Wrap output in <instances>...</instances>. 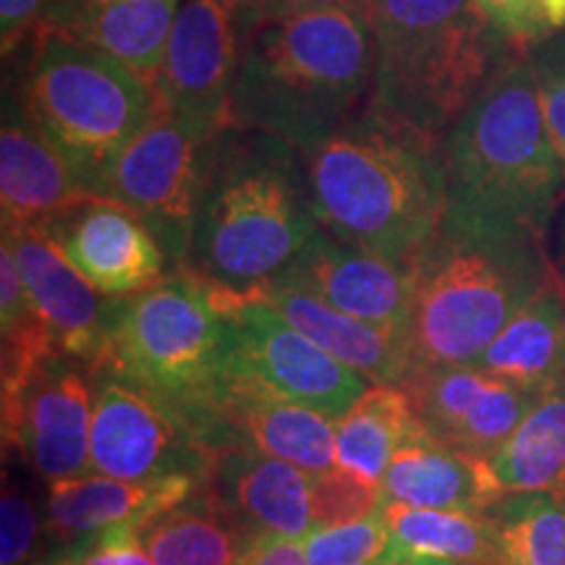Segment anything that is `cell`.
I'll list each match as a JSON object with an SVG mask.
<instances>
[{
    "label": "cell",
    "instance_id": "6da1fadb",
    "mask_svg": "<svg viewBox=\"0 0 565 565\" xmlns=\"http://www.w3.org/2000/svg\"><path fill=\"white\" fill-rule=\"evenodd\" d=\"M372 95L374 38L364 3L242 26L231 126L303 152L364 116Z\"/></svg>",
    "mask_w": 565,
    "mask_h": 565
},
{
    "label": "cell",
    "instance_id": "7a4b0ae2",
    "mask_svg": "<svg viewBox=\"0 0 565 565\" xmlns=\"http://www.w3.org/2000/svg\"><path fill=\"white\" fill-rule=\"evenodd\" d=\"M317 228L303 154L270 134L228 126L210 145L179 270L254 296L299 257Z\"/></svg>",
    "mask_w": 565,
    "mask_h": 565
},
{
    "label": "cell",
    "instance_id": "3957f363",
    "mask_svg": "<svg viewBox=\"0 0 565 565\" xmlns=\"http://www.w3.org/2000/svg\"><path fill=\"white\" fill-rule=\"evenodd\" d=\"M301 154L317 223L338 242L414 265L440 233L448 173L437 139L366 110Z\"/></svg>",
    "mask_w": 565,
    "mask_h": 565
},
{
    "label": "cell",
    "instance_id": "277c9868",
    "mask_svg": "<svg viewBox=\"0 0 565 565\" xmlns=\"http://www.w3.org/2000/svg\"><path fill=\"white\" fill-rule=\"evenodd\" d=\"M445 221L542 242L565 186L534 71L508 63L445 134Z\"/></svg>",
    "mask_w": 565,
    "mask_h": 565
},
{
    "label": "cell",
    "instance_id": "5b68a950",
    "mask_svg": "<svg viewBox=\"0 0 565 565\" xmlns=\"http://www.w3.org/2000/svg\"><path fill=\"white\" fill-rule=\"evenodd\" d=\"M374 38L370 110L429 139L500 74L508 42L475 0H364Z\"/></svg>",
    "mask_w": 565,
    "mask_h": 565
},
{
    "label": "cell",
    "instance_id": "8992f818",
    "mask_svg": "<svg viewBox=\"0 0 565 565\" xmlns=\"http://www.w3.org/2000/svg\"><path fill=\"white\" fill-rule=\"evenodd\" d=\"M238 299L242 294L194 273L168 275L121 299L103 356L92 366H108L145 387L207 450L228 383L231 307Z\"/></svg>",
    "mask_w": 565,
    "mask_h": 565
},
{
    "label": "cell",
    "instance_id": "52a82bcc",
    "mask_svg": "<svg viewBox=\"0 0 565 565\" xmlns=\"http://www.w3.org/2000/svg\"><path fill=\"white\" fill-rule=\"evenodd\" d=\"M406 324L412 366L475 364L532 296L555 278L542 242L445 221L414 263Z\"/></svg>",
    "mask_w": 565,
    "mask_h": 565
},
{
    "label": "cell",
    "instance_id": "ba28073f",
    "mask_svg": "<svg viewBox=\"0 0 565 565\" xmlns=\"http://www.w3.org/2000/svg\"><path fill=\"white\" fill-rule=\"evenodd\" d=\"M24 108L89 194L160 108L152 82L113 55L63 34H34Z\"/></svg>",
    "mask_w": 565,
    "mask_h": 565
},
{
    "label": "cell",
    "instance_id": "9c48e42d",
    "mask_svg": "<svg viewBox=\"0 0 565 565\" xmlns=\"http://www.w3.org/2000/svg\"><path fill=\"white\" fill-rule=\"evenodd\" d=\"M212 139L160 105L147 129L113 160L100 186L103 200L134 212L179 267L186 257Z\"/></svg>",
    "mask_w": 565,
    "mask_h": 565
},
{
    "label": "cell",
    "instance_id": "30bf717a",
    "mask_svg": "<svg viewBox=\"0 0 565 565\" xmlns=\"http://www.w3.org/2000/svg\"><path fill=\"white\" fill-rule=\"evenodd\" d=\"M89 466L124 482H158L173 475L202 477L207 450L171 408L108 366H92Z\"/></svg>",
    "mask_w": 565,
    "mask_h": 565
},
{
    "label": "cell",
    "instance_id": "8fae6325",
    "mask_svg": "<svg viewBox=\"0 0 565 565\" xmlns=\"http://www.w3.org/2000/svg\"><path fill=\"white\" fill-rule=\"evenodd\" d=\"M233 362L280 398L341 422L372 383L291 328L270 303L242 296L231 307Z\"/></svg>",
    "mask_w": 565,
    "mask_h": 565
},
{
    "label": "cell",
    "instance_id": "7c38bea8",
    "mask_svg": "<svg viewBox=\"0 0 565 565\" xmlns=\"http://www.w3.org/2000/svg\"><path fill=\"white\" fill-rule=\"evenodd\" d=\"M242 0H181L162 68L160 105L207 137L231 126Z\"/></svg>",
    "mask_w": 565,
    "mask_h": 565
},
{
    "label": "cell",
    "instance_id": "4fadbf2b",
    "mask_svg": "<svg viewBox=\"0 0 565 565\" xmlns=\"http://www.w3.org/2000/svg\"><path fill=\"white\" fill-rule=\"evenodd\" d=\"M53 356L3 398V445L17 450L42 479L82 477L89 469L95 383L89 366Z\"/></svg>",
    "mask_w": 565,
    "mask_h": 565
},
{
    "label": "cell",
    "instance_id": "5bb4252c",
    "mask_svg": "<svg viewBox=\"0 0 565 565\" xmlns=\"http://www.w3.org/2000/svg\"><path fill=\"white\" fill-rule=\"evenodd\" d=\"M433 440L487 461L524 422L536 395L475 364H419L398 385Z\"/></svg>",
    "mask_w": 565,
    "mask_h": 565
},
{
    "label": "cell",
    "instance_id": "9a60e30c",
    "mask_svg": "<svg viewBox=\"0 0 565 565\" xmlns=\"http://www.w3.org/2000/svg\"><path fill=\"white\" fill-rule=\"evenodd\" d=\"M34 231L108 299H129L166 278L158 236L134 212L103 196L63 210Z\"/></svg>",
    "mask_w": 565,
    "mask_h": 565
},
{
    "label": "cell",
    "instance_id": "2e32d148",
    "mask_svg": "<svg viewBox=\"0 0 565 565\" xmlns=\"http://www.w3.org/2000/svg\"><path fill=\"white\" fill-rule=\"evenodd\" d=\"M335 427L338 422L328 416L280 398L231 356L228 383L207 450L244 445L307 475H320L338 466Z\"/></svg>",
    "mask_w": 565,
    "mask_h": 565
},
{
    "label": "cell",
    "instance_id": "e0dca14e",
    "mask_svg": "<svg viewBox=\"0 0 565 565\" xmlns=\"http://www.w3.org/2000/svg\"><path fill=\"white\" fill-rule=\"evenodd\" d=\"M278 278L307 288L345 315L395 328L406 335L416 291L414 265L391 263L317 228L299 257Z\"/></svg>",
    "mask_w": 565,
    "mask_h": 565
},
{
    "label": "cell",
    "instance_id": "ac0fdd59",
    "mask_svg": "<svg viewBox=\"0 0 565 565\" xmlns=\"http://www.w3.org/2000/svg\"><path fill=\"white\" fill-rule=\"evenodd\" d=\"M3 242L11 246L34 309L61 356L84 366L95 364L108 343L121 299L97 294L34 228H3Z\"/></svg>",
    "mask_w": 565,
    "mask_h": 565
},
{
    "label": "cell",
    "instance_id": "d6986e66",
    "mask_svg": "<svg viewBox=\"0 0 565 565\" xmlns=\"http://www.w3.org/2000/svg\"><path fill=\"white\" fill-rule=\"evenodd\" d=\"M202 477L173 475L158 482H124L105 475H82L47 484L45 529L76 555L100 536L134 529L141 532L160 513L171 511L200 490Z\"/></svg>",
    "mask_w": 565,
    "mask_h": 565
},
{
    "label": "cell",
    "instance_id": "ffe728a7",
    "mask_svg": "<svg viewBox=\"0 0 565 565\" xmlns=\"http://www.w3.org/2000/svg\"><path fill=\"white\" fill-rule=\"evenodd\" d=\"M312 475L244 445L210 450L202 487L252 536L273 532L303 540L312 532Z\"/></svg>",
    "mask_w": 565,
    "mask_h": 565
},
{
    "label": "cell",
    "instance_id": "44dd1931",
    "mask_svg": "<svg viewBox=\"0 0 565 565\" xmlns=\"http://www.w3.org/2000/svg\"><path fill=\"white\" fill-rule=\"evenodd\" d=\"M254 299L270 303L291 328L372 385H398L412 370L406 335L401 330L345 315L291 280L273 278Z\"/></svg>",
    "mask_w": 565,
    "mask_h": 565
},
{
    "label": "cell",
    "instance_id": "7402d4cb",
    "mask_svg": "<svg viewBox=\"0 0 565 565\" xmlns=\"http://www.w3.org/2000/svg\"><path fill=\"white\" fill-rule=\"evenodd\" d=\"M61 152L42 137L21 105H6L0 129L3 228H38L58 212L92 200Z\"/></svg>",
    "mask_w": 565,
    "mask_h": 565
},
{
    "label": "cell",
    "instance_id": "603a6c76",
    "mask_svg": "<svg viewBox=\"0 0 565 565\" xmlns=\"http://www.w3.org/2000/svg\"><path fill=\"white\" fill-rule=\"evenodd\" d=\"M383 492L393 503L461 513H487L503 498L484 461L433 437L408 443L393 456Z\"/></svg>",
    "mask_w": 565,
    "mask_h": 565
},
{
    "label": "cell",
    "instance_id": "cb8c5ba5",
    "mask_svg": "<svg viewBox=\"0 0 565 565\" xmlns=\"http://www.w3.org/2000/svg\"><path fill=\"white\" fill-rule=\"evenodd\" d=\"M475 366L542 393L565 377V282L553 278L529 299Z\"/></svg>",
    "mask_w": 565,
    "mask_h": 565
},
{
    "label": "cell",
    "instance_id": "d4e9b609",
    "mask_svg": "<svg viewBox=\"0 0 565 565\" xmlns=\"http://www.w3.org/2000/svg\"><path fill=\"white\" fill-rule=\"evenodd\" d=\"M383 519L391 545L380 561L398 565L408 561L454 565H505L498 534L487 513L433 511L385 500Z\"/></svg>",
    "mask_w": 565,
    "mask_h": 565
},
{
    "label": "cell",
    "instance_id": "484cf974",
    "mask_svg": "<svg viewBox=\"0 0 565 565\" xmlns=\"http://www.w3.org/2000/svg\"><path fill=\"white\" fill-rule=\"evenodd\" d=\"M484 463L500 494L565 498V377L536 395L524 422Z\"/></svg>",
    "mask_w": 565,
    "mask_h": 565
},
{
    "label": "cell",
    "instance_id": "4316f807",
    "mask_svg": "<svg viewBox=\"0 0 565 565\" xmlns=\"http://www.w3.org/2000/svg\"><path fill=\"white\" fill-rule=\"evenodd\" d=\"M179 3L181 0H100L53 34L97 47L154 84Z\"/></svg>",
    "mask_w": 565,
    "mask_h": 565
},
{
    "label": "cell",
    "instance_id": "83f0119b",
    "mask_svg": "<svg viewBox=\"0 0 565 565\" xmlns=\"http://www.w3.org/2000/svg\"><path fill=\"white\" fill-rule=\"evenodd\" d=\"M252 534L200 484L139 532L154 565H236Z\"/></svg>",
    "mask_w": 565,
    "mask_h": 565
},
{
    "label": "cell",
    "instance_id": "f1b7e54d",
    "mask_svg": "<svg viewBox=\"0 0 565 565\" xmlns=\"http://www.w3.org/2000/svg\"><path fill=\"white\" fill-rule=\"evenodd\" d=\"M429 437L416 419L406 393L395 385H372L356 406L338 422V466L383 484L387 466L401 448Z\"/></svg>",
    "mask_w": 565,
    "mask_h": 565
},
{
    "label": "cell",
    "instance_id": "f546056e",
    "mask_svg": "<svg viewBox=\"0 0 565 565\" xmlns=\"http://www.w3.org/2000/svg\"><path fill=\"white\" fill-rule=\"evenodd\" d=\"M487 515L505 565H565V498L561 494H503Z\"/></svg>",
    "mask_w": 565,
    "mask_h": 565
},
{
    "label": "cell",
    "instance_id": "4dcf8cb0",
    "mask_svg": "<svg viewBox=\"0 0 565 565\" xmlns=\"http://www.w3.org/2000/svg\"><path fill=\"white\" fill-rule=\"evenodd\" d=\"M309 490H312V521L317 526L353 524L380 513L385 505L383 484H374L343 466L312 475Z\"/></svg>",
    "mask_w": 565,
    "mask_h": 565
},
{
    "label": "cell",
    "instance_id": "1f68e13d",
    "mask_svg": "<svg viewBox=\"0 0 565 565\" xmlns=\"http://www.w3.org/2000/svg\"><path fill=\"white\" fill-rule=\"evenodd\" d=\"M391 545L383 511L341 526H317L303 536L309 565H370Z\"/></svg>",
    "mask_w": 565,
    "mask_h": 565
},
{
    "label": "cell",
    "instance_id": "d6a6232c",
    "mask_svg": "<svg viewBox=\"0 0 565 565\" xmlns=\"http://www.w3.org/2000/svg\"><path fill=\"white\" fill-rule=\"evenodd\" d=\"M508 45L540 47L565 34V0H475Z\"/></svg>",
    "mask_w": 565,
    "mask_h": 565
},
{
    "label": "cell",
    "instance_id": "836d02e7",
    "mask_svg": "<svg viewBox=\"0 0 565 565\" xmlns=\"http://www.w3.org/2000/svg\"><path fill=\"white\" fill-rule=\"evenodd\" d=\"M40 519L32 494L3 471L0 494V565H21L38 545Z\"/></svg>",
    "mask_w": 565,
    "mask_h": 565
},
{
    "label": "cell",
    "instance_id": "e575fe53",
    "mask_svg": "<svg viewBox=\"0 0 565 565\" xmlns=\"http://www.w3.org/2000/svg\"><path fill=\"white\" fill-rule=\"evenodd\" d=\"M529 66L534 71L547 131L565 168V34H557L536 47Z\"/></svg>",
    "mask_w": 565,
    "mask_h": 565
},
{
    "label": "cell",
    "instance_id": "d590c367",
    "mask_svg": "<svg viewBox=\"0 0 565 565\" xmlns=\"http://www.w3.org/2000/svg\"><path fill=\"white\" fill-rule=\"evenodd\" d=\"M53 0H0V38L3 55H9L19 42L34 38L51 13Z\"/></svg>",
    "mask_w": 565,
    "mask_h": 565
},
{
    "label": "cell",
    "instance_id": "8d00e7d4",
    "mask_svg": "<svg viewBox=\"0 0 565 565\" xmlns=\"http://www.w3.org/2000/svg\"><path fill=\"white\" fill-rule=\"evenodd\" d=\"M71 557L76 565H154L134 529H118V532L105 534L92 542L84 553Z\"/></svg>",
    "mask_w": 565,
    "mask_h": 565
},
{
    "label": "cell",
    "instance_id": "74e56055",
    "mask_svg": "<svg viewBox=\"0 0 565 565\" xmlns=\"http://www.w3.org/2000/svg\"><path fill=\"white\" fill-rule=\"evenodd\" d=\"M236 565H309V561L299 536L265 532L246 542Z\"/></svg>",
    "mask_w": 565,
    "mask_h": 565
},
{
    "label": "cell",
    "instance_id": "f35d334b",
    "mask_svg": "<svg viewBox=\"0 0 565 565\" xmlns=\"http://www.w3.org/2000/svg\"><path fill=\"white\" fill-rule=\"evenodd\" d=\"M364 0H242L238 11V24H254V21L286 17V13L320 11V9H341V6H356Z\"/></svg>",
    "mask_w": 565,
    "mask_h": 565
},
{
    "label": "cell",
    "instance_id": "ab89813d",
    "mask_svg": "<svg viewBox=\"0 0 565 565\" xmlns=\"http://www.w3.org/2000/svg\"><path fill=\"white\" fill-rule=\"evenodd\" d=\"M95 3H100V0H53L51 6V13H47L45 24L40 26V32H58L63 26L71 24L76 17H82L84 11L92 9ZM38 32V34H40Z\"/></svg>",
    "mask_w": 565,
    "mask_h": 565
},
{
    "label": "cell",
    "instance_id": "60d3db41",
    "mask_svg": "<svg viewBox=\"0 0 565 565\" xmlns=\"http://www.w3.org/2000/svg\"><path fill=\"white\" fill-rule=\"evenodd\" d=\"M42 565H76V561L74 557H55V561H47V563H42Z\"/></svg>",
    "mask_w": 565,
    "mask_h": 565
},
{
    "label": "cell",
    "instance_id": "b9f144b4",
    "mask_svg": "<svg viewBox=\"0 0 565 565\" xmlns=\"http://www.w3.org/2000/svg\"><path fill=\"white\" fill-rule=\"evenodd\" d=\"M398 565H454V563H429V561H408V563H398Z\"/></svg>",
    "mask_w": 565,
    "mask_h": 565
},
{
    "label": "cell",
    "instance_id": "7bdbcfd3",
    "mask_svg": "<svg viewBox=\"0 0 565 565\" xmlns=\"http://www.w3.org/2000/svg\"><path fill=\"white\" fill-rule=\"evenodd\" d=\"M370 565H391V563H385V561H377V563H370Z\"/></svg>",
    "mask_w": 565,
    "mask_h": 565
}]
</instances>
